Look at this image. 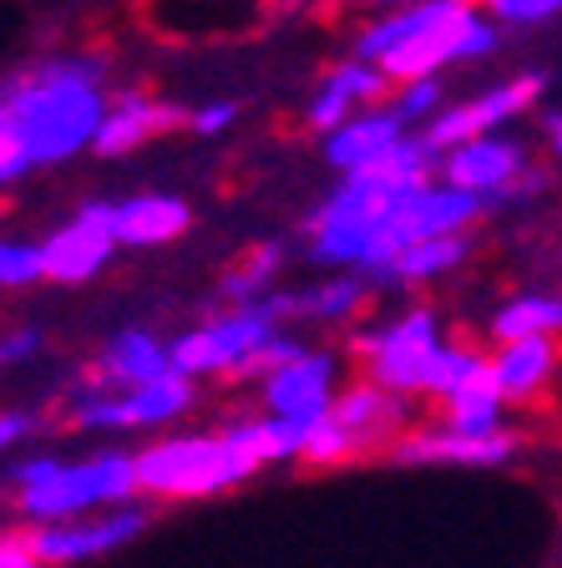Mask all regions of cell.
Returning a JSON list of instances; mask_svg holds the SVG:
<instances>
[{
	"instance_id": "d4e9b609",
	"label": "cell",
	"mask_w": 562,
	"mask_h": 568,
	"mask_svg": "<svg viewBox=\"0 0 562 568\" xmlns=\"http://www.w3.org/2000/svg\"><path fill=\"white\" fill-rule=\"evenodd\" d=\"M279 270H284V244L264 239V244H254L234 270L223 274V300H228V305H258V300H269L274 295L269 284L279 280Z\"/></svg>"
},
{
	"instance_id": "ac0fdd59",
	"label": "cell",
	"mask_w": 562,
	"mask_h": 568,
	"mask_svg": "<svg viewBox=\"0 0 562 568\" xmlns=\"http://www.w3.org/2000/svg\"><path fill=\"white\" fill-rule=\"evenodd\" d=\"M400 142H406V122L390 112V106H365V112H355L345 128H335L325 138V158L340 173H360V168L380 163L386 153H396Z\"/></svg>"
},
{
	"instance_id": "f35d334b",
	"label": "cell",
	"mask_w": 562,
	"mask_h": 568,
	"mask_svg": "<svg viewBox=\"0 0 562 568\" xmlns=\"http://www.w3.org/2000/svg\"><path fill=\"white\" fill-rule=\"evenodd\" d=\"M370 6H386V11H406V6H421V0H370Z\"/></svg>"
},
{
	"instance_id": "3957f363",
	"label": "cell",
	"mask_w": 562,
	"mask_h": 568,
	"mask_svg": "<svg viewBox=\"0 0 562 568\" xmlns=\"http://www.w3.org/2000/svg\"><path fill=\"white\" fill-rule=\"evenodd\" d=\"M497 47L492 16H481L467 0H421L406 11H386L370 21L355 41V57L380 67L386 77L406 82H426L446 67L477 61Z\"/></svg>"
},
{
	"instance_id": "d590c367",
	"label": "cell",
	"mask_w": 562,
	"mask_h": 568,
	"mask_svg": "<svg viewBox=\"0 0 562 568\" xmlns=\"http://www.w3.org/2000/svg\"><path fill=\"white\" fill-rule=\"evenodd\" d=\"M35 412H21V406H0V452H11L16 442H25L35 432Z\"/></svg>"
},
{
	"instance_id": "ba28073f",
	"label": "cell",
	"mask_w": 562,
	"mask_h": 568,
	"mask_svg": "<svg viewBox=\"0 0 562 568\" xmlns=\"http://www.w3.org/2000/svg\"><path fill=\"white\" fill-rule=\"evenodd\" d=\"M193 406V381L167 371L163 381L137 390H82L71 402V422L82 432H153Z\"/></svg>"
},
{
	"instance_id": "e575fe53",
	"label": "cell",
	"mask_w": 562,
	"mask_h": 568,
	"mask_svg": "<svg viewBox=\"0 0 562 568\" xmlns=\"http://www.w3.org/2000/svg\"><path fill=\"white\" fill-rule=\"evenodd\" d=\"M35 351H41V331H6L0 335V376L16 371L21 361H31Z\"/></svg>"
},
{
	"instance_id": "8992f818",
	"label": "cell",
	"mask_w": 562,
	"mask_h": 568,
	"mask_svg": "<svg viewBox=\"0 0 562 568\" xmlns=\"http://www.w3.org/2000/svg\"><path fill=\"white\" fill-rule=\"evenodd\" d=\"M299 315V295H269L258 305H228L198 331H183L167 341V361L177 376H238L248 366V355L264 341L279 335L284 320Z\"/></svg>"
},
{
	"instance_id": "30bf717a",
	"label": "cell",
	"mask_w": 562,
	"mask_h": 568,
	"mask_svg": "<svg viewBox=\"0 0 562 568\" xmlns=\"http://www.w3.org/2000/svg\"><path fill=\"white\" fill-rule=\"evenodd\" d=\"M538 92H542V77L538 71H528V77H517V82H497V87H487L481 97H471V102H461V106H446L436 122H426V148L431 153H457V148H467V142H477V138H492L502 122H512V118H522L532 102H538Z\"/></svg>"
},
{
	"instance_id": "74e56055",
	"label": "cell",
	"mask_w": 562,
	"mask_h": 568,
	"mask_svg": "<svg viewBox=\"0 0 562 568\" xmlns=\"http://www.w3.org/2000/svg\"><path fill=\"white\" fill-rule=\"evenodd\" d=\"M548 142H552V158H562V112L548 118Z\"/></svg>"
},
{
	"instance_id": "d6986e66",
	"label": "cell",
	"mask_w": 562,
	"mask_h": 568,
	"mask_svg": "<svg viewBox=\"0 0 562 568\" xmlns=\"http://www.w3.org/2000/svg\"><path fill=\"white\" fill-rule=\"evenodd\" d=\"M167 371H173L167 345L153 331H117L102 345V361H96V381H102L96 390H137L163 381Z\"/></svg>"
},
{
	"instance_id": "44dd1931",
	"label": "cell",
	"mask_w": 562,
	"mask_h": 568,
	"mask_svg": "<svg viewBox=\"0 0 562 568\" xmlns=\"http://www.w3.org/2000/svg\"><path fill=\"white\" fill-rule=\"evenodd\" d=\"M552 366H558V345H552V335L497 345V355H492V386H497V396H502V402H532V396L548 386Z\"/></svg>"
},
{
	"instance_id": "277c9868",
	"label": "cell",
	"mask_w": 562,
	"mask_h": 568,
	"mask_svg": "<svg viewBox=\"0 0 562 568\" xmlns=\"http://www.w3.org/2000/svg\"><path fill=\"white\" fill-rule=\"evenodd\" d=\"M16 513L35 528L76 523L96 513L127 508L137 497V462L127 452H92V457H21L11 467Z\"/></svg>"
},
{
	"instance_id": "4dcf8cb0",
	"label": "cell",
	"mask_w": 562,
	"mask_h": 568,
	"mask_svg": "<svg viewBox=\"0 0 562 568\" xmlns=\"http://www.w3.org/2000/svg\"><path fill=\"white\" fill-rule=\"evenodd\" d=\"M446 97H441V77H426V82H406L396 92V102H390V112H396L400 122H436L446 112Z\"/></svg>"
},
{
	"instance_id": "8fae6325",
	"label": "cell",
	"mask_w": 562,
	"mask_h": 568,
	"mask_svg": "<svg viewBox=\"0 0 562 568\" xmlns=\"http://www.w3.org/2000/svg\"><path fill=\"white\" fill-rule=\"evenodd\" d=\"M117 254V234H112V203L92 199L71 213L67 224H57L41 239V260H47L51 284H86L106 270V260Z\"/></svg>"
},
{
	"instance_id": "f546056e",
	"label": "cell",
	"mask_w": 562,
	"mask_h": 568,
	"mask_svg": "<svg viewBox=\"0 0 562 568\" xmlns=\"http://www.w3.org/2000/svg\"><path fill=\"white\" fill-rule=\"evenodd\" d=\"M355 437L345 432L335 416H319V422H309V432H305V457L299 462H309V467H335V462H345V457H355Z\"/></svg>"
},
{
	"instance_id": "7c38bea8",
	"label": "cell",
	"mask_w": 562,
	"mask_h": 568,
	"mask_svg": "<svg viewBox=\"0 0 562 568\" xmlns=\"http://www.w3.org/2000/svg\"><path fill=\"white\" fill-rule=\"evenodd\" d=\"M335 396H340V361L329 351H305L294 355L289 366L269 371L258 381V402L269 416H289V422H319V416L335 412Z\"/></svg>"
},
{
	"instance_id": "9c48e42d",
	"label": "cell",
	"mask_w": 562,
	"mask_h": 568,
	"mask_svg": "<svg viewBox=\"0 0 562 568\" xmlns=\"http://www.w3.org/2000/svg\"><path fill=\"white\" fill-rule=\"evenodd\" d=\"M147 528V508L127 503V508L96 513V518H76V523H47V528H31L25 544L41 558V568H71V564H92L102 554H117L132 538H142Z\"/></svg>"
},
{
	"instance_id": "4316f807",
	"label": "cell",
	"mask_w": 562,
	"mask_h": 568,
	"mask_svg": "<svg viewBox=\"0 0 562 568\" xmlns=\"http://www.w3.org/2000/svg\"><path fill=\"white\" fill-rule=\"evenodd\" d=\"M370 295V280L365 274H340V280H319L315 290L299 295V315L325 320V325H340V320H355Z\"/></svg>"
},
{
	"instance_id": "2e32d148",
	"label": "cell",
	"mask_w": 562,
	"mask_h": 568,
	"mask_svg": "<svg viewBox=\"0 0 562 568\" xmlns=\"http://www.w3.org/2000/svg\"><path fill=\"white\" fill-rule=\"evenodd\" d=\"M193 209L177 193H132V199L112 203V234L122 248H163L187 234Z\"/></svg>"
},
{
	"instance_id": "6da1fadb",
	"label": "cell",
	"mask_w": 562,
	"mask_h": 568,
	"mask_svg": "<svg viewBox=\"0 0 562 568\" xmlns=\"http://www.w3.org/2000/svg\"><path fill=\"white\" fill-rule=\"evenodd\" d=\"M96 57H41L0 77V138L21 163L57 168L86 153L106 118V87Z\"/></svg>"
},
{
	"instance_id": "9a60e30c",
	"label": "cell",
	"mask_w": 562,
	"mask_h": 568,
	"mask_svg": "<svg viewBox=\"0 0 562 568\" xmlns=\"http://www.w3.org/2000/svg\"><path fill=\"white\" fill-rule=\"evenodd\" d=\"M386 87H390L386 71L370 67V61H360V57H350L319 82V92L309 97V106H305V122L319 132V138H329V132L345 128L355 112H365Z\"/></svg>"
},
{
	"instance_id": "5b68a950",
	"label": "cell",
	"mask_w": 562,
	"mask_h": 568,
	"mask_svg": "<svg viewBox=\"0 0 562 568\" xmlns=\"http://www.w3.org/2000/svg\"><path fill=\"white\" fill-rule=\"evenodd\" d=\"M137 493L147 497H173V503H193V497H218L244 487L258 473L254 457L223 432H183V437H163L153 447H142L137 457Z\"/></svg>"
},
{
	"instance_id": "836d02e7",
	"label": "cell",
	"mask_w": 562,
	"mask_h": 568,
	"mask_svg": "<svg viewBox=\"0 0 562 568\" xmlns=\"http://www.w3.org/2000/svg\"><path fill=\"white\" fill-rule=\"evenodd\" d=\"M234 122H238V102H208L198 112H187V128L198 132V138H223Z\"/></svg>"
},
{
	"instance_id": "e0dca14e",
	"label": "cell",
	"mask_w": 562,
	"mask_h": 568,
	"mask_svg": "<svg viewBox=\"0 0 562 568\" xmlns=\"http://www.w3.org/2000/svg\"><path fill=\"white\" fill-rule=\"evenodd\" d=\"M177 122H187L177 106L157 102V97H147V92H122L117 102L106 106L92 153L96 158H122V153H132V148H142V142H153L157 132L177 128Z\"/></svg>"
},
{
	"instance_id": "5bb4252c",
	"label": "cell",
	"mask_w": 562,
	"mask_h": 568,
	"mask_svg": "<svg viewBox=\"0 0 562 568\" xmlns=\"http://www.w3.org/2000/svg\"><path fill=\"white\" fill-rule=\"evenodd\" d=\"M517 432H497V437H461L451 426H421V432H406L396 442V462H410V467H502L517 452Z\"/></svg>"
},
{
	"instance_id": "f1b7e54d",
	"label": "cell",
	"mask_w": 562,
	"mask_h": 568,
	"mask_svg": "<svg viewBox=\"0 0 562 568\" xmlns=\"http://www.w3.org/2000/svg\"><path fill=\"white\" fill-rule=\"evenodd\" d=\"M35 280H47L41 244H31V239H0V290H25Z\"/></svg>"
},
{
	"instance_id": "52a82bcc",
	"label": "cell",
	"mask_w": 562,
	"mask_h": 568,
	"mask_svg": "<svg viewBox=\"0 0 562 568\" xmlns=\"http://www.w3.org/2000/svg\"><path fill=\"white\" fill-rule=\"evenodd\" d=\"M441 320L431 310H406V315L375 325V331H360L350 341V351L365 361V381H375L380 390L410 402L421 396L426 371H431L436 351H441Z\"/></svg>"
},
{
	"instance_id": "7a4b0ae2",
	"label": "cell",
	"mask_w": 562,
	"mask_h": 568,
	"mask_svg": "<svg viewBox=\"0 0 562 568\" xmlns=\"http://www.w3.org/2000/svg\"><path fill=\"white\" fill-rule=\"evenodd\" d=\"M436 153L421 138H406L396 153H386L380 163L345 173V183L309 213V260L329 264V270H350V274H380L396 260V213L406 209V199L416 189L431 183Z\"/></svg>"
},
{
	"instance_id": "603a6c76",
	"label": "cell",
	"mask_w": 562,
	"mask_h": 568,
	"mask_svg": "<svg viewBox=\"0 0 562 568\" xmlns=\"http://www.w3.org/2000/svg\"><path fill=\"white\" fill-rule=\"evenodd\" d=\"M471 254V239L467 234H451V239H421V244L400 248L390 270L380 274V284H431L441 274H451L461 260Z\"/></svg>"
},
{
	"instance_id": "7402d4cb",
	"label": "cell",
	"mask_w": 562,
	"mask_h": 568,
	"mask_svg": "<svg viewBox=\"0 0 562 568\" xmlns=\"http://www.w3.org/2000/svg\"><path fill=\"white\" fill-rule=\"evenodd\" d=\"M305 422H289V416H248V422H234L228 437L254 457V467H269V462H299L305 457Z\"/></svg>"
},
{
	"instance_id": "83f0119b",
	"label": "cell",
	"mask_w": 562,
	"mask_h": 568,
	"mask_svg": "<svg viewBox=\"0 0 562 568\" xmlns=\"http://www.w3.org/2000/svg\"><path fill=\"white\" fill-rule=\"evenodd\" d=\"M441 426H451V432H461V437H497V432H507L502 426V396H497L492 381H481V386L461 390L457 402H446Z\"/></svg>"
},
{
	"instance_id": "4fadbf2b",
	"label": "cell",
	"mask_w": 562,
	"mask_h": 568,
	"mask_svg": "<svg viewBox=\"0 0 562 568\" xmlns=\"http://www.w3.org/2000/svg\"><path fill=\"white\" fill-rule=\"evenodd\" d=\"M522 178H528V148L502 138V132L477 138V142H467V148L441 158V183H451V189L471 193V199H481V203L507 199Z\"/></svg>"
},
{
	"instance_id": "cb8c5ba5",
	"label": "cell",
	"mask_w": 562,
	"mask_h": 568,
	"mask_svg": "<svg viewBox=\"0 0 562 568\" xmlns=\"http://www.w3.org/2000/svg\"><path fill=\"white\" fill-rule=\"evenodd\" d=\"M481 381H492V355L471 351V345H441L426 371V386L421 396H436V402H457L461 390L481 386Z\"/></svg>"
},
{
	"instance_id": "484cf974",
	"label": "cell",
	"mask_w": 562,
	"mask_h": 568,
	"mask_svg": "<svg viewBox=\"0 0 562 568\" xmlns=\"http://www.w3.org/2000/svg\"><path fill=\"white\" fill-rule=\"evenodd\" d=\"M552 331H562V300H552V295H512L492 315L497 345L538 341V335H552Z\"/></svg>"
},
{
	"instance_id": "ffe728a7",
	"label": "cell",
	"mask_w": 562,
	"mask_h": 568,
	"mask_svg": "<svg viewBox=\"0 0 562 568\" xmlns=\"http://www.w3.org/2000/svg\"><path fill=\"white\" fill-rule=\"evenodd\" d=\"M335 422L355 437V447H375V442H400V426H406V402L380 390L375 381H360V386H345L335 396Z\"/></svg>"
},
{
	"instance_id": "8d00e7d4",
	"label": "cell",
	"mask_w": 562,
	"mask_h": 568,
	"mask_svg": "<svg viewBox=\"0 0 562 568\" xmlns=\"http://www.w3.org/2000/svg\"><path fill=\"white\" fill-rule=\"evenodd\" d=\"M0 568H41V558L31 554V544H25V538L0 532Z\"/></svg>"
},
{
	"instance_id": "1f68e13d",
	"label": "cell",
	"mask_w": 562,
	"mask_h": 568,
	"mask_svg": "<svg viewBox=\"0 0 562 568\" xmlns=\"http://www.w3.org/2000/svg\"><path fill=\"white\" fill-rule=\"evenodd\" d=\"M305 351H309V345H299V341H294V335H284V331H279V335H274V341H264L254 355H248V366L238 371V376H258V381H264V376H269V371L289 366L294 355H305Z\"/></svg>"
},
{
	"instance_id": "d6a6232c",
	"label": "cell",
	"mask_w": 562,
	"mask_h": 568,
	"mask_svg": "<svg viewBox=\"0 0 562 568\" xmlns=\"http://www.w3.org/2000/svg\"><path fill=\"white\" fill-rule=\"evenodd\" d=\"M487 11L502 26H538L562 11V0H487Z\"/></svg>"
},
{
	"instance_id": "ab89813d",
	"label": "cell",
	"mask_w": 562,
	"mask_h": 568,
	"mask_svg": "<svg viewBox=\"0 0 562 568\" xmlns=\"http://www.w3.org/2000/svg\"><path fill=\"white\" fill-rule=\"evenodd\" d=\"M467 6H477V0H467Z\"/></svg>"
}]
</instances>
